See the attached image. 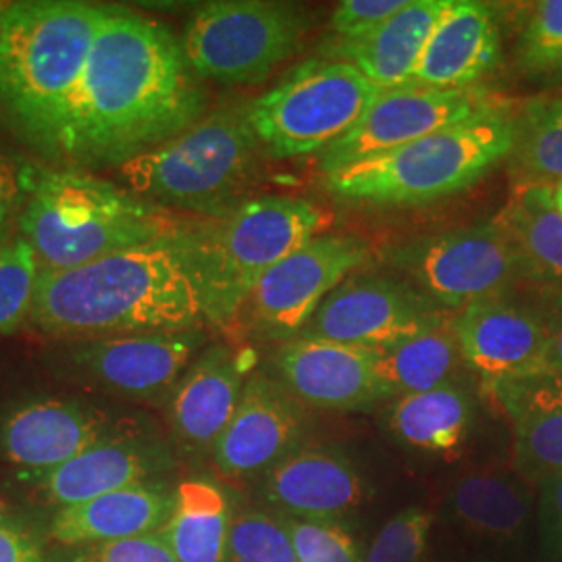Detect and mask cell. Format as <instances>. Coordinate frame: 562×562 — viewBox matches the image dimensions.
<instances>
[{"label": "cell", "instance_id": "cell-1", "mask_svg": "<svg viewBox=\"0 0 562 562\" xmlns=\"http://www.w3.org/2000/svg\"><path fill=\"white\" fill-rule=\"evenodd\" d=\"M206 109V86L181 38L161 21L109 4L48 165L115 171L183 134Z\"/></svg>", "mask_w": 562, "mask_h": 562}, {"label": "cell", "instance_id": "cell-2", "mask_svg": "<svg viewBox=\"0 0 562 562\" xmlns=\"http://www.w3.org/2000/svg\"><path fill=\"white\" fill-rule=\"evenodd\" d=\"M204 322L201 288L171 236L76 269L42 271L27 325L50 340H76Z\"/></svg>", "mask_w": 562, "mask_h": 562}, {"label": "cell", "instance_id": "cell-3", "mask_svg": "<svg viewBox=\"0 0 562 562\" xmlns=\"http://www.w3.org/2000/svg\"><path fill=\"white\" fill-rule=\"evenodd\" d=\"M106 7L83 0L9 2L0 42V125L36 161H53L65 104Z\"/></svg>", "mask_w": 562, "mask_h": 562}, {"label": "cell", "instance_id": "cell-4", "mask_svg": "<svg viewBox=\"0 0 562 562\" xmlns=\"http://www.w3.org/2000/svg\"><path fill=\"white\" fill-rule=\"evenodd\" d=\"M18 236L42 271H67L171 238L181 217L90 171L21 161Z\"/></svg>", "mask_w": 562, "mask_h": 562}, {"label": "cell", "instance_id": "cell-5", "mask_svg": "<svg viewBox=\"0 0 562 562\" xmlns=\"http://www.w3.org/2000/svg\"><path fill=\"white\" fill-rule=\"evenodd\" d=\"M262 157L267 153L250 121V102L234 101L113 173L142 201L194 220H217L252 199Z\"/></svg>", "mask_w": 562, "mask_h": 562}, {"label": "cell", "instance_id": "cell-6", "mask_svg": "<svg viewBox=\"0 0 562 562\" xmlns=\"http://www.w3.org/2000/svg\"><path fill=\"white\" fill-rule=\"evenodd\" d=\"M325 223L317 204L280 194L252 196L217 220H181L173 240L201 288L206 323L236 322L262 276Z\"/></svg>", "mask_w": 562, "mask_h": 562}, {"label": "cell", "instance_id": "cell-7", "mask_svg": "<svg viewBox=\"0 0 562 562\" xmlns=\"http://www.w3.org/2000/svg\"><path fill=\"white\" fill-rule=\"evenodd\" d=\"M515 111L506 104L380 157L325 176L331 196L373 206L425 204L454 196L508 159Z\"/></svg>", "mask_w": 562, "mask_h": 562}, {"label": "cell", "instance_id": "cell-8", "mask_svg": "<svg viewBox=\"0 0 562 562\" xmlns=\"http://www.w3.org/2000/svg\"><path fill=\"white\" fill-rule=\"evenodd\" d=\"M380 92L350 63L317 57L250 101V121L267 157L322 155L359 123Z\"/></svg>", "mask_w": 562, "mask_h": 562}, {"label": "cell", "instance_id": "cell-9", "mask_svg": "<svg viewBox=\"0 0 562 562\" xmlns=\"http://www.w3.org/2000/svg\"><path fill=\"white\" fill-rule=\"evenodd\" d=\"M308 27L294 2L215 0L192 13L181 46L202 81L255 86L299 53Z\"/></svg>", "mask_w": 562, "mask_h": 562}, {"label": "cell", "instance_id": "cell-10", "mask_svg": "<svg viewBox=\"0 0 562 562\" xmlns=\"http://www.w3.org/2000/svg\"><path fill=\"white\" fill-rule=\"evenodd\" d=\"M202 327L53 340L46 364L67 382L127 401L167 406L183 373L206 344Z\"/></svg>", "mask_w": 562, "mask_h": 562}, {"label": "cell", "instance_id": "cell-11", "mask_svg": "<svg viewBox=\"0 0 562 562\" xmlns=\"http://www.w3.org/2000/svg\"><path fill=\"white\" fill-rule=\"evenodd\" d=\"M387 262L446 311L510 294L521 281L513 246L498 220L406 241Z\"/></svg>", "mask_w": 562, "mask_h": 562}, {"label": "cell", "instance_id": "cell-12", "mask_svg": "<svg viewBox=\"0 0 562 562\" xmlns=\"http://www.w3.org/2000/svg\"><path fill=\"white\" fill-rule=\"evenodd\" d=\"M369 244L352 234H319L271 267L236 322L265 341L294 340L325 299L369 261Z\"/></svg>", "mask_w": 562, "mask_h": 562}, {"label": "cell", "instance_id": "cell-13", "mask_svg": "<svg viewBox=\"0 0 562 562\" xmlns=\"http://www.w3.org/2000/svg\"><path fill=\"white\" fill-rule=\"evenodd\" d=\"M452 315L404 278L352 273L325 299L299 338L383 350Z\"/></svg>", "mask_w": 562, "mask_h": 562}, {"label": "cell", "instance_id": "cell-14", "mask_svg": "<svg viewBox=\"0 0 562 562\" xmlns=\"http://www.w3.org/2000/svg\"><path fill=\"white\" fill-rule=\"evenodd\" d=\"M506 102L482 88L440 90L419 83L383 90L359 123L319 155L323 176L480 117Z\"/></svg>", "mask_w": 562, "mask_h": 562}, {"label": "cell", "instance_id": "cell-15", "mask_svg": "<svg viewBox=\"0 0 562 562\" xmlns=\"http://www.w3.org/2000/svg\"><path fill=\"white\" fill-rule=\"evenodd\" d=\"M132 419L80 398H25L0 415V457L32 480L76 459Z\"/></svg>", "mask_w": 562, "mask_h": 562}, {"label": "cell", "instance_id": "cell-16", "mask_svg": "<svg viewBox=\"0 0 562 562\" xmlns=\"http://www.w3.org/2000/svg\"><path fill=\"white\" fill-rule=\"evenodd\" d=\"M308 423L306 406L276 375L250 373L211 461L227 480H261L304 446Z\"/></svg>", "mask_w": 562, "mask_h": 562}, {"label": "cell", "instance_id": "cell-17", "mask_svg": "<svg viewBox=\"0 0 562 562\" xmlns=\"http://www.w3.org/2000/svg\"><path fill=\"white\" fill-rule=\"evenodd\" d=\"M176 467L173 443L134 417L113 436L30 482L42 501L65 508L136 483L165 480Z\"/></svg>", "mask_w": 562, "mask_h": 562}, {"label": "cell", "instance_id": "cell-18", "mask_svg": "<svg viewBox=\"0 0 562 562\" xmlns=\"http://www.w3.org/2000/svg\"><path fill=\"white\" fill-rule=\"evenodd\" d=\"M461 359L485 387L536 373L542 364L548 325L540 301L513 292L469 304L452 317Z\"/></svg>", "mask_w": 562, "mask_h": 562}, {"label": "cell", "instance_id": "cell-19", "mask_svg": "<svg viewBox=\"0 0 562 562\" xmlns=\"http://www.w3.org/2000/svg\"><path fill=\"white\" fill-rule=\"evenodd\" d=\"M378 357L375 348L296 338L276 352L273 375L306 408L355 413L387 401Z\"/></svg>", "mask_w": 562, "mask_h": 562}, {"label": "cell", "instance_id": "cell-20", "mask_svg": "<svg viewBox=\"0 0 562 562\" xmlns=\"http://www.w3.org/2000/svg\"><path fill=\"white\" fill-rule=\"evenodd\" d=\"M250 378L246 355L229 344H209L183 373L167 402L173 448L188 461L211 459Z\"/></svg>", "mask_w": 562, "mask_h": 562}, {"label": "cell", "instance_id": "cell-21", "mask_svg": "<svg viewBox=\"0 0 562 562\" xmlns=\"http://www.w3.org/2000/svg\"><path fill=\"white\" fill-rule=\"evenodd\" d=\"M355 461L334 446H302L259 482V498L278 515L340 521L367 498Z\"/></svg>", "mask_w": 562, "mask_h": 562}, {"label": "cell", "instance_id": "cell-22", "mask_svg": "<svg viewBox=\"0 0 562 562\" xmlns=\"http://www.w3.org/2000/svg\"><path fill=\"white\" fill-rule=\"evenodd\" d=\"M503 27L492 4L450 0L413 83L440 90L475 88L501 60Z\"/></svg>", "mask_w": 562, "mask_h": 562}, {"label": "cell", "instance_id": "cell-23", "mask_svg": "<svg viewBox=\"0 0 562 562\" xmlns=\"http://www.w3.org/2000/svg\"><path fill=\"white\" fill-rule=\"evenodd\" d=\"M513 431L515 467L542 483L562 475V373L536 371L485 387Z\"/></svg>", "mask_w": 562, "mask_h": 562}, {"label": "cell", "instance_id": "cell-24", "mask_svg": "<svg viewBox=\"0 0 562 562\" xmlns=\"http://www.w3.org/2000/svg\"><path fill=\"white\" fill-rule=\"evenodd\" d=\"M176 490L167 480H155L65 506L53 517L50 538L67 548H83L159 533L176 508Z\"/></svg>", "mask_w": 562, "mask_h": 562}, {"label": "cell", "instance_id": "cell-25", "mask_svg": "<svg viewBox=\"0 0 562 562\" xmlns=\"http://www.w3.org/2000/svg\"><path fill=\"white\" fill-rule=\"evenodd\" d=\"M450 0H408L396 15L355 41L323 44V59L357 67L378 90L413 83L423 53Z\"/></svg>", "mask_w": 562, "mask_h": 562}, {"label": "cell", "instance_id": "cell-26", "mask_svg": "<svg viewBox=\"0 0 562 562\" xmlns=\"http://www.w3.org/2000/svg\"><path fill=\"white\" fill-rule=\"evenodd\" d=\"M496 220L513 246L521 281L538 292H562V215L552 186L517 183Z\"/></svg>", "mask_w": 562, "mask_h": 562}, {"label": "cell", "instance_id": "cell-27", "mask_svg": "<svg viewBox=\"0 0 562 562\" xmlns=\"http://www.w3.org/2000/svg\"><path fill=\"white\" fill-rule=\"evenodd\" d=\"M475 417L471 392L448 382L422 394L402 396L387 408V429L398 442L429 454H450L461 448Z\"/></svg>", "mask_w": 562, "mask_h": 562}, {"label": "cell", "instance_id": "cell-28", "mask_svg": "<svg viewBox=\"0 0 562 562\" xmlns=\"http://www.w3.org/2000/svg\"><path fill=\"white\" fill-rule=\"evenodd\" d=\"M232 508L217 483L186 480L162 536L178 562H225Z\"/></svg>", "mask_w": 562, "mask_h": 562}, {"label": "cell", "instance_id": "cell-29", "mask_svg": "<svg viewBox=\"0 0 562 562\" xmlns=\"http://www.w3.org/2000/svg\"><path fill=\"white\" fill-rule=\"evenodd\" d=\"M452 317L408 340L380 350L378 371L387 401L422 394L443 383L454 382V373L459 371L462 359L452 329Z\"/></svg>", "mask_w": 562, "mask_h": 562}, {"label": "cell", "instance_id": "cell-30", "mask_svg": "<svg viewBox=\"0 0 562 562\" xmlns=\"http://www.w3.org/2000/svg\"><path fill=\"white\" fill-rule=\"evenodd\" d=\"M448 508L471 531L508 538L521 531L531 498L519 477L504 471H477L452 485Z\"/></svg>", "mask_w": 562, "mask_h": 562}, {"label": "cell", "instance_id": "cell-31", "mask_svg": "<svg viewBox=\"0 0 562 562\" xmlns=\"http://www.w3.org/2000/svg\"><path fill=\"white\" fill-rule=\"evenodd\" d=\"M506 161L517 183H561V97H538L515 111V136Z\"/></svg>", "mask_w": 562, "mask_h": 562}, {"label": "cell", "instance_id": "cell-32", "mask_svg": "<svg viewBox=\"0 0 562 562\" xmlns=\"http://www.w3.org/2000/svg\"><path fill=\"white\" fill-rule=\"evenodd\" d=\"M517 65L538 83H562V0L531 4L517 38Z\"/></svg>", "mask_w": 562, "mask_h": 562}, {"label": "cell", "instance_id": "cell-33", "mask_svg": "<svg viewBox=\"0 0 562 562\" xmlns=\"http://www.w3.org/2000/svg\"><path fill=\"white\" fill-rule=\"evenodd\" d=\"M41 273L36 252L21 236L0 244V336L27 325Z\"/></svg>", "mask_w": 562, "mask_h": 562}, {"label": "cell", "instance_id": "cell-34", "mask_svg": "<svg viewBox=\"0 0 562 562\" xmlns=\"http://www.w3.org/2000/svg\"><path fill=\"white\" fill-rule=\"evenodd\" d=\"M225 562H299L290 533L278 513H234Z\"/></svg>", "mask_w": 562, "mask_h": 562}, {"label": "cell", "instance_id": "cell-35", "mask_svg": "<svg viewBox=\"0 0 562 562\" xmlns=\"http://www.w3.org/2000/svg\"><path fill=\"white\" fill-rule=\"evenodd\" d=\"M431 515L411 506L382 525L364 562H422L429 542Z\"/></svg>", "mask_w": 562, "mask_h": 562}, {"label": "cell", "instance_id": "cell-36", "mask_svg": "<svg viewBox=\"0 0 562 562\" xmlns=\"http://www.w3.org/2000/svg\"><path fill=\"white\" fill-rule=\"evenodd\" d=\"M280 517L299 562H362L359 546L340 521Z\"/></svg>", "mask_w": 562, "mask_h": 562}, {"label": "cell", "instance_id": "cell-37", "mask_svg": "<svg viewBox=\"0 0 562 562\" xmlns=\"http://www.w3.org/2000/svg\"><path fill=\"white\" fill-rule=\"evenodd\" d=\"M406 2L408 0H344L334 9L327 23L334 34L331 41L361 38L396 15Z\"/></svg>", "mask_w": 562, "mask_h": 562}, {"label": "cell", "instance_id": "cell-38", "mask_svg": "<svg viewBox=\"0 0 562 562\" xmlns=\"http://www.w3.org/2000/svg\"><path fill=\"white\" fill-rule=\"evenodd\" d=\"M71 562H178L162 531L120 542L76 548Z\"/></svg>", "mask_w": 562, "mask_h": 562}, {"label": "cell", "instance_id": "cell-39", "mask_svg": "<svg viewBox=\"0 0 562 562\" xmlns=\"http://www.w3.org/2000/svg\"><path fill=\"white\" fill-rule=\"evenodd\" d=\"M21 161L0 146V244L18 234L21 209Z\"/></svg>", "mask_w": 562, "mask_h": 562}, {"label": "cell", "instance_id": "cell-40", "mask_svg": "<svg viewBox=\"0 0 562 562\" xmlns=\"http://www.w3.org/2000/svg\"><path fill=\"white\" fill-rule=\"evenodd\" d=\"M0 562H44L41 542L4 510H0Z\"/></svg>", "mask_w": 562, "mask_h": 562}, {"label": "cell", "instance_id": "cell-41", "mask_svg": "<svg viewBox=\"0 0 562 562\" xmlns=\"http://www.w3.org/2000/svg\"><path fill=\"white\" fill-rule=\"evenodd\" d=\"M540 304L548 325V341L538 371L562 373V292H540Z\"/></svg>", "mask_w": 562, "mask_h": 562}, {"label": "cell", "instance_id": "cell-42", "mask_svg": "<svg viewBox=\"0 0 562 562\" xmlns=\"http://www.w3.org/2000/svg\"><path fill=\"white\" fill-rule=\"evenodd\" d=\"M542 501L554 538L562 546V475L542 482Z\"/></svg>", "mask_w": 562, "mask_h": 562}, {"label": "cell", "instance_id": "cell-43", "mask_svg": "<svg viewBox=\"0 0 562 562\" xmlns=\"http://www.w3.org/2000/svg\"><path fill=\"white\" fill-rule=\"evenodd\" d=\"M552 196H554V204H557V209L561 211L562 215V181L557 183V186H552Z\"/></svg>", "mask_w": 562, "mask_h": 562}, {"label": "cell", "instance_id": "cell-44", "mask_svg": "<svg viewBox=\"0 0 562 562\" xmlns=\"http://www.w3.org/2000/svg\"><path fill=\"white\" fill-rule=\"evenodd\" d=\"M7 9H9V2H2V0H0V42H2V34H4V15H7Z\"/></svg>", "mask_w": 562, "mask_h": 562}]
</instances>
